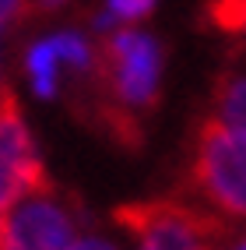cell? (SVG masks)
Instances as JSON below:
<instances>
[{
    "instance_id": "7",
    "label": "cell",
    "mask_w": 246,
    "mask_h": 250,
    "mask_svg": "<svg viewBox=\"0 0 246 250\" xmlns=\"http://www.w3.org/2000/svg\"><path fill=\"white\" fill-rule=\"evenodd\" d=\"M25 67L32 74V85H36L39 99H53L57 95V71H60V60L53 53V42H36L25 57Z\"/></svg>"
},
{
    "instance_id": "2",
    "label": "cell",
    "mask_w": 246,
    "mask_h": 250,
    "mask_svg": "<svg viewBox=\"0 0 246 250\" xmlns=\"http://www.w3.org/2000/svg\"><path fill=\"white\" fill-rule=\"evenodd\" d=\"M113 219L137 240L141 250H215L225 236L222 215L183 205L176 197L116 205Z\"/></svg>"
},
{
    "instance_id": "9",
    "label": "cell",
    "mask_w": 246,
    "mask_h": 250,
    "mask_svg": "<svg viewBox=\"0 0 246 250\" xmlns=\"http://www.w3.org/2000/svg\"><path fill=\"white\" fill-rule=\"evenodd\" d=\"M208 25H215L218 32H246V0H208L204 7Z\"/></svg>"
},
{
    "instance_id": "10",
    "label": "cell",
    "mask_w": 246,
    "mask_h": 250,
    "mask_svg": "<svg viewBox=\"0 0 246 250\" xmlns=\"http://www.w3.org/2000/svg\"><path fill=\"white\" fill-rule=\"evenodd\" d=\"M151 7H155V0H109L106 11L116 21H137L144 14H151Z\"/></svg>"
},
{
    "instance_id": "12",
    "label": "cell",
    "mask_w": 246,
    "mask_h": 250,
    "mask_svg": "<svg viewBox=\"0 0 246 250\" xmlns=\"http://www.w3.org/2000/svg\"><path fill=\"white\" fill-rule=\"evenodd\" d=\"M71 0H28V14H57L60 7H67Z\"/></svg>"
},
{
    "instance_id": "11",
    "label": "cell",
    "mask_w": 246,
    "mask_h": 250,
    "mask_svg": "<svg viewBox=\"0 0 246 250\" xmlns=\"http://www.w3.org/2000/svg\"><path fill=\"white\" fill-rule=\"evenodd\" d=\"M21 18H28V0H0V32Z\"/></svg>"
},
{
    "instance_id": "4",
    "label": "cell",
    "mask_w": 246,
    "mask_h": 250,
    "mask_svg": "<svg viewBox=\"0 0 246 250\" xmlns=\"http://www.w3.org/2000/svg\"><path fill=\"white\" fill-rule=\"evenodd\" d=\"M42 187H49V173L39 159V148L21 120L14 92L0 85V215Z\"/></svg>"
},
{
    "instance_id": "1",
    "label": "cell",
    "mask_w": 246,
    "mask_h": 250,
    "mask_svg": "<svg viewBox=\"0 0 246 250\" xmlns=\"http://www.w3.org/2000/svg\"><path fill=\"white\" fill-rule=\"evenodd\" d=\"M92 78L98 92L92 95L95 103L116 106L130 116L144 120V113L158 106V78H162V46L158 39L144 36L134 28H120L102 39L95 49Z\"/></svg>"
},
{
    "instance_id": "3",
    "label": "cell",
    "mask_w": 246,
    "mask_h": 250,
    "mask_svg": "<svg viewBox=\"0 0 246 250\" xmlns=\"http://www.w3.org/2000/svg\"><path fill=\"white\" fill-rule=\"evenodd\" d=\"M190 190L215 208V215L246 219V134L218 120H201L190 155Z\"/></svg>"
},
{
    "instance_id": "13",
    "label": "cell",
    "mask_w": 246,
    "mask_h": 250,
    "mask_svg": "<svg viewBox=\"0 0 246 250\" xmlns=\"http://www.w3.org/2000/svg\"><path fill=\"white\" fill-rule=\"evenodd\" d=\"M67 250H113L106 240H98V236H85V240H77V243H71Z\"/></svg>"
},
{
    "instance_id": "5",
    "label": "cell",
    "mask_w": 246,
    "mask_h": 250,
    "mask_svg": "<svg viewBox=\"0 0 246 250\" xmlns=\"http://www.w3.org/2000/svg\"><path fill=\"white\" fill-rule=\"evenodd\" d=\"M71 243L74 215L57 201L53 183L0 215V250H67Z\"/></svg>"
},
{
    "instance_id": "14",
    "label": "cell",
    "mask_w": 246,
    "mask_h": 250,
    "mask_svg": "<svg viewBox=\"0 0 246 250\" xmlns=\"http://www.w3.org/2000/svg\"><path fill=\"white\" fill-rule=\"evenodd\" d=\"M236 250H246V243H239V247H236Z\"/></svg>"
},
{
    "instance_id": "8",
    "label": "cell",
    "mask_w": 246,
    "mask_h": 250,
    "mask_svg": "<svg viewBox=\"0 0 246 250\" xmlns=\"http://www.w3.org/2000/svg\"><path fill=\"white\" fill-rule=\"evenodd\" d=\"M53 42V53L60 63H71L74 71L81 74H92V63H95V49L88 46L85 36H77V32H60V36L49 39Z\"/></svg>"
},
{
    "instance_id": "6",
    "label": "cell",
    "mask_w": 246,
    "mask_h": 250,
    "mask_svg": "<svg viewBox=\"0 0 246 250\" xmlns=\"http://www.w3.org/2000/svg\"><path fill=\"white\" fill-rule=\"evenodd\" d=\"M211 120H218L228 130L246 134V74L239 71H222L211 92Z\"/></svg>"
}]
</instances>
